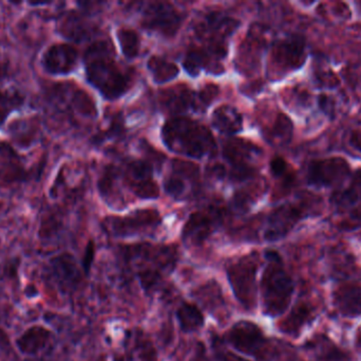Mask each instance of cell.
Masks as SVG:
<instances>
[{"label":"cell","instance_id":"obj_37","mask_svg":"<svg viewBox=\"0 0 361 361\" xmlns=\"http://www.w3.org/2000/svg\"><path fill=\"white\" fill-rule=\"evenodd\" d=\"M219 95H220V89H219L216 85H206L197 93L200 107H207V106L212 103L214 99L218 97Z\"/></svg>","mask_w":361,"mask_h":361},{"label":"cell","instance_id":"obj_1","mask_svg":"<svg viewBox=\"0 0 361 361\" xmlns=\"http://www.w3.org/2000/svg\"><path fill=\"white\" fill-rule=\"evenodd\" d=\"M114 47L106 40L93 42L85 53L87 80L108 100L122 97L130 87V78L114 61Z\"/></svg>","mask_w":361,"mask_h":361},{"label":"cell","instance_id":"obj_3","mask_svg":"<svg viewBox=\"0 0 361 361\" xmlns=\"http://www.w3.org/2000/svg\"><path fill=\"white\" fill-rule=\"evenodd\" d=\"M267 265L261 279L263 312L269 317H279L292 302L294 283L276 251H267Z\"/></svg>","mask_w":361,"mask_h":361},{"label":"cell","instance_id":"obj_9","mask_svg":"<svg viewBox=\"0 0 361 361\" xmlns=\"http://www.w3.org/2000/svg\"><path fill=\"white\" fill-rule=\"evenodd\" d=\"M161 224L160 214L152 209L139 210L124 218L106 220V229L114 237H127L154 230Z\"/></svg>","mask_w":361,"mask_h":361},{"label":"cell","instance_id":"obj_7","mask_svg":"<svg viewBox=\"0 0 361 361\" xmlns=\"http://www.w3.org/2000/svg\"><path fill=\"white\" fill-rule=\"evenodd\" d=\"M313 206L307 201H292L280 205L269 213L264 230L267 242L284 239L301 220L313 215Z\"/></svg>","mask_w":361,"mask_h":361},{"label":"cell","instance_id":"obj_4","mask_svg":"<svg viewBox=\"0 0 361 361\" xmlns=\"http://www.w3.org/2000/svg\"><path fill=\"white\" fill-rule=\"evenodd\" d=\"M226 273L235 299L245 311H254L258 299V256L252 254L242 256L227 266Z\"/></svg>","mask_w":361,"mask_h":361},{"label":"cell","instance_id":"obj_23","mask_svg":"<svg viewBox=\"0 0 361 361\" xmlns=\"http://www.w3.org/2000/svg\"><path fill=\"white\" fill-rule=\"evenodd\" d=\"M212 124L220 133L235 135L242 131L243 119L237 108L222 105L212 114Z\"/></svg>","mask_w":361,"mask_h":361},{"label":"cell","instance_id":"obj_20","mask_svg":"<svg viewBox=\"0 0 361 361\" xmlns=\"http://www.w3.org/2000/svg\"><path fill=\"white\" fill-rule=\"evenodd\" d=\"M50 265L56 281L63 288H73L80 282V269L72 254H59L51 260Z\"/></svg>","mask_w":361,"mask_h":361},{"label":"cell","instance_id":"obj_28","mask_svg":"<svg viewBox=\"0 0 361 361\" xmlns=\"http://www.w3.org/2000/svg\"><path fill=\"white\" fill-rule=\"evenodd\" d=\"M293 136V123L286 114H279L271 129L267 131V138L271 143L286 144Z\"/></svg>","mask_w":361,"mask_h":361},{"label":"cell","instance_id":"obj_44","mask_svg":"<svg viewBox=\"0 0 361 361\" xmlns=\"http://www.w3.org/2000/svg\"><path fill=\"white\" fill-rule=\"evenodd\" d=\"M358 6H360V10L361 11V1L357 2Z\"/></svg>","mask_w":361,"mask_h":361},{"label":"cell","instance_id":"obj_31","mask_svg":"<svg viewBox=\"0 0 361 361\" xmlns=\"http://www.w3.org/2000/svg\"><path fill=\"white\" fill-rule=\"evenodd\" d=\"M263 190H264V184H257L250 188L239 191L233 197V206L238 210H247L255 203V201L261 196Z\"/></svg>","mask_w":361,"mask_h":361},{"label":"cell","instance_id":"obj_40","mask_svg":"<svg viewBox=\"0 0 361 361\" xmlns=\"http://www.w3.org/2000/svg\"><path fill=\"white\" fill-rule=\"evenodd\" d=\"M210 172H212V176H214V177L223 178L225 175V167L222 165L216 163V165H212L210 167Z\"/></svg>","mask_w":361,"mask_h":361},{"label":"cell","instance_id":"obj_32","mask_svg":"<svg viewBox=\"0 0 361 361\" xmlns=\"http://www.w3.org/2000/svg\"><path fill=\"white\" fill-rule=\"evenodd\" d=\"M135 353L137 354L139 361H158V354L156 348L152 345L145 334L137 332L135 335Z\"/></svg>","mask_w":361,"mask_h":361},{"label":"cell","instance_id":"obj_5","mask_svg":"<svg viewBox=\"0 0 361 361\" xmlns=\"http://www.w3.org/2000/svg\"><path fill=\"white\" fill-rule=\"evenodd\" d=\"M352 173L353 170L347 159L330 156L310 161L305 179L313 188L332 189L334 192L345 186Z\"/></svg>","mask_w":361,"mask_h":361},{"label":"cell","instance_id":"obj_34","mask_svg":"<svg viewBox=\"0 0 361 361\" xmlns=\"http://www.w3.org/2000/svg\"><path fill=\"white\" fill-rule=\"evenodd\" d=\"M73 103L76 110H78L80 114H84V116H97V110L94 101H93L86 93L80 91V93H76V95H74Z\"/></svg>","mask_w":361,"mask_h":361},{"label":"cell","instance_id":"obj_10","mask_svg":"<svg viewBox=\"0 0 361 361\" xmlns=\"http://www.w3.org/2000/svg\"><path fill=\"white\" fill-rule=\"evenodd\" d=\"M183 15L169 2H152L144 11L142 25L164 36H173L182 25Z\"/></svg>","mask_w":361,"mask_h":361},{"label":"cell","instance_id":"obj_14","mask_svg":"<svg viewBox=\"0 0 361 361\" xmlns=\"http://www.w3.org/2000/svg\"><path fill=\"white\" fill-rule=\"evenodd\" d=\"M160 103L164 112L173 114H183L200 107L197 95L188 87L180 84L162 91Z\"/></svg>","mask_w":361,"mask_h":361},{"label":"cell","instance_id":"obj_16","mask_svg":"<svg viewBox=\"0 0 361 361\" xmlns=\"http://www.w3.org/2000/svg\"><path fill=\"white\" fill-rule=\"evenodd\" d=\"M173 175L165 182V191L173 199H182L188 189L186 180L197 179L199 167L193 163L176 160L173 163Z\"/></svg>","mask_w":361,"mask_h":361},{"label":"cell","instance_id":"obj_26","mask_svg":"<svg viewBox=\"0 0 361 361\" xmlns=\"http://www.w3.org/2000/svg\"><path fill=\"white\" fill-rule=\"evenodd\" d=\"M148 69L154 76V82L164 84L177 78L180 69L176 64L160 57H152L147 63Z\"/></svg>","mask_w":361,"mask_h":361},{"label":"cell","instance_id":"obj_15","mask_svg":"<svg viewBox=\"0 0 361 361\" xmlns=\"http://www.w3.org/2000/svg\"><path fill=\"white\" fill-rule=\"evenodd\" d=\"M23 161L12 146L0 142V186L19 184L27 179Z\"/></svg>","mask_w":361,"mask_h":361},{"label":"cell","instance_id":"obj_42","mask_svg":"<svg viewBox=\"0 0 361 361\" xmlns=\"http://www.w3.org/2000/svg\"><path fill=\"white\" fill-rule=\"evenodd\" d=\"M227 360L231 361V356H228V357H225ZM231 361H248L246 360H243V358H238L235 357V356L231 355Z\"/></svg>","mask_w":361,"mask_h":361},{"label":"cell","instance_id":"obj_35","mask_svg":"<svg viewBox=\"0 0 361 361\" xmlns=\"http://www.w3.org/2000/svg\"><path fill=\"white\" fill-rule=\"evenodd\" d=\"M343 213H345V218L341 226L345 230H357L361 228V203Z\"/></svg>","mask_w":361,"mask_h":361},{"label":"cell","instance_id":"obj_27","mask_svg":"<svg viewBox=\"0 0 361 361\" xmlns=\"http://www.w3.org/2000/svg\"><path fill=\"white\" fill-rule=\"evenodd\" d=\"M312 317V311L307 304H299L280 324V330L288 335H297Z\"/></svg>","mask_w":361,"mask_h":361},{"label":"cell","instance_id":"obj_13","mask_svg":"<svg viewBox=\"0 0 361 361\" xmlns=\"http://www.w3.org/2000/svg\"><path fill=\"white\" fill-rule=\"evenodd\" d=\"M264 47V35L261 32L260 27L250 28L245 40L240 46L235 59L239 71L246 74L252 73L258 68Z\"/></svg>","mask_w":361,"mask_h":361},{"label":"cell","instance_id":"obj_41","mask_svg":"<svg viewBox=\"0 0 361 361\" xmlns=\"http://www.w3.org/2000/svg\"><path fill=\"white\" fill-rule=\"evenodd\" d=\"M25 295L29 299H33L36 298V297H38V295H39V292H38L37 288H36L35 284H29V285H27V288H25Z\"/></svg>","mask_w":361,"mask_h":361},{"label":"cell","instance_id":"obj_11","mask_svg":"<svg viewBox=\"0 0 361 361\" xmlns=\"http://www.w3.org/2000/svg\"><path fill=\"white\" fill-rule=\"evenodd\" d=\"M222 220V211L216 208L195 212L183 228V241L189 245H201L218 229Z\"/></svg>","mask_w":361,"mask_h":361},{"label":"cell","instance_id":"obj_38","mask_svg":"<svg viewBox=\"0 0 361 361\" xmlns=\"http://www.w3.org/2000/svg\"><path fill=\"white\" fill-rule=\"evenodd\" d=\"M348 143L355 152L361 154V123L350 131Z\"/></svg>","mask_w":361,"mask_h":361},{"label":"cell","instance_id":"obj_21","mask_svg":"<svg viewBox=\"0 0 361 361\" xmlns=\"http://www.w3.org/2000/svg\"><path fill=\"white\" fill-rule=\"evenodd\" d=\"M335 304L343 315L355 317L361 315L360 284H345L335 292Z\"/></svg>","mask_w":361,"mask_h":361},{"label":"cell","instance_id":"obj_8","mask_svg":"<svg viewBox=\"0 0 361 361\" xmlns=\"http://www.w3.org/2000/svg\"><path fill=\"white\" fill-rule=\"evenodd\" d=\"M227 341L238 352L260 361H271L273 352H275L262 330L250 321L237 322L229 330Z\"/></svg>","mask_w":361,"mask_h":361},{"label":"cell","instance_id":"obj_39","mask_svg":"<svg viewBox=\"0 0 361 361\" xmlns=\"http://www.w3.org/2000/svg\"><path fill=\"white\" fill-rule=\"evenodd\" d=\"M95 247L94 243L92 241L89 242L85 251L84 260H82V269L85 273H89L90 271L91 265H92L93 259H94Z\"/></svg>","mask_w":361,"mask_h":361},{"label":"cell","instance_id":"obj_22","mask_svg":"<svg viewBox=\"0 0 361 361\" xmlns=\"http://www.w3.org/2000/svg\"><path fill=\"white\" fill-rule=\"evenodd\" d=\"M183 67L192 78L199 76L202 69H207L214 74H220L224 71L221 64L214 61L204 49L189 51L183 61Z\"/></svg>","mask_w":361,"mask_h":361},{"label":"cell","instance_id":"obj_33","mask_svg":"<svg viewBox=\"0 0 361 361\" xmlns=\"http://www.w3.org/2000/svg\"><path fill=\"white\" fill-rule=\"evenodd\" d=\"M130 190L142 199H158L160 195V189L158 184L154 179L145 180V182H137L129 187Z\"/></svg>","mask_w":361,"mask_h":361},{"label":"cell","instance_id":"obj_12","mask_svg":"<svg viewBox=\"0 0 361 361\" xmlns=\"http://www.w3.org/2000/svg\"><path fill=\"white\" fill-rule=\"evenodd\" d=\"M78 63V51L67 42L53 44L42 53L40 64L42 69L50 76H67L71 73Z\"/></svg>","mask_w":361,"mask_h":361},{"label":"cell","instance_id":"obj_29","mask_svg":"<svg viewBox=\"0 0 361 361\" xmlns=\"http://www.w3.org/2000/svg\"><path fill=\"white\" fill-rule=\"evenodd\" d=\"M152 165L149 161L133 160L128 162L126 169L127 180L129 187L137 182L152 179Z\"/></svg>","mask_w":361,"mask_h":361},{"label":"cell","instance_id":"obj_17","mask_svg":"<svg viewBox=\"0 0 361 361\" xmlns=\"http://www.w3.org/2000/svg\"><path fill=\"white\" fill-rule=\"evenodd\" d=\"M223 154L233 167H254L252 162L261 155V150L247 140L233 138L225 144Z\"/></svg>","mask_w":361,"mask_h":361},{"label":"cell","instance_id":"obj_25","mask_svg":"<svg viewBox=\"0 0 361 361\" xmlns=\"http://www.w3.org/2000/svg\"><path fill=\"white\" fill-rule=\"evenodd\" d=\"M23 104L25 95L18 89L0 87V127L13 112L23 107Z\"/></svg>","mask_w":361,"mask_h":361},{"label":"cell","instance_id":"obj_36","mask_svg":"<svg viewBox=\"0 0 361 361\" xmlns=\"http://www.w3.org/2000/svg\"><path fill=\"white\" fill-rule=\"evenodd\" d=\"M288 163L282 157H275L271 161V172L276 178H283L286 184L294 182V176L288 174Z\"/></svg>","mask_w":361,"mask_h":361},{"label":"cell","instance_id":"obj_6","mask_svg":"<svg viewBox=\"0 0 361 361\" xmlns=\"http://www.w3.org/2000/svg\"><path fill=\"white\" fill-rule=\"evenodd\" d=\"M307 59V40L299 34L286 36L274 44L269 55V69L271 76L283 78L300 69Z\"/></svg>","mask_w":361,"mask_h":361},{"label":"cell","instance_id":"obj_19","mask_svg":"<svg viewBox=\"0 0 361 361\" xmlns=\"http://www.w3.org/2000/svg\"><path fill=\"white\" fill-rule=\"evenodd\" d=\"M51 338V332L42 326H33L27 329L16 339L17 349L23 355L34 356L46 349Z\"/></svg>","mask_w":361,"mask_h":361},{"label":"cell","instance_id":"obj_24","mask_svg":"<svg viewBox=\"0 0 361 361\" xmlns=\"http://www.w3.org/2000/svg\"><path fill=\"white\" fill-rule=\"evenodd\" d=\"M180 330L184 333H195L204 326V316L199 307L191 303H183L177 312Z\"/></svg>","mask_w":361,"mask_h":361},{"label":"cell","instance_id":"obj_30","mask_svg":"<svg viewBox=\"0 0 361 361\" xmlns=\"http://www.w3.org/2000/svg\"><path fill=\"white\" fill-rule=\"evenodd\" d=\"M118 40L120 42L123 54L127 59H133L139 55L140 37L137 32L123 28L118 31Z\"/></svg>","mask_w":361,"mask_h":361},{"label":"cell","instance_id":"obj_43","mask_svg":"<svg viewBox=\"0 0 361 361\" xmlns=\"http://www.w3.org/2000/svg\"><path fill=\"white\" fill-rule=\"evenodd\" d=\"M357 345H358V347H360V349L361 351V328H360V332H358V334H357Z\"/></svg>","mask_w":361,"mask_h":361},{"label":"cell","instance_id":"obj_18","mask_svg":"<svg viewBox=\"0 0 361 361\" xmlns=\"http://www.w3.org/2000/svg\"><path fill=\"white\" fill-rule=\"evenodd\" d=\"M330 201L341 213L361 203V167L352 173L343 188L332 193Z\"/></svg>","mask_w":361,"mask_h":361},{"label":"cell","instance_id":"obj_2","mask_svg":"<svg viewBox=\"0 0 361 361\" xmlns=\"http://www.w3.org/2000/svg\"><path fill=\"white\" fill-rule=\"evenodd\" d=\"M165 146L177 154L200 159L216 152V141L212 131L197 121L175 118L167 121L162 129Z\"/></svg>","mask_w":361,"mask_h":361}]
</instances>
